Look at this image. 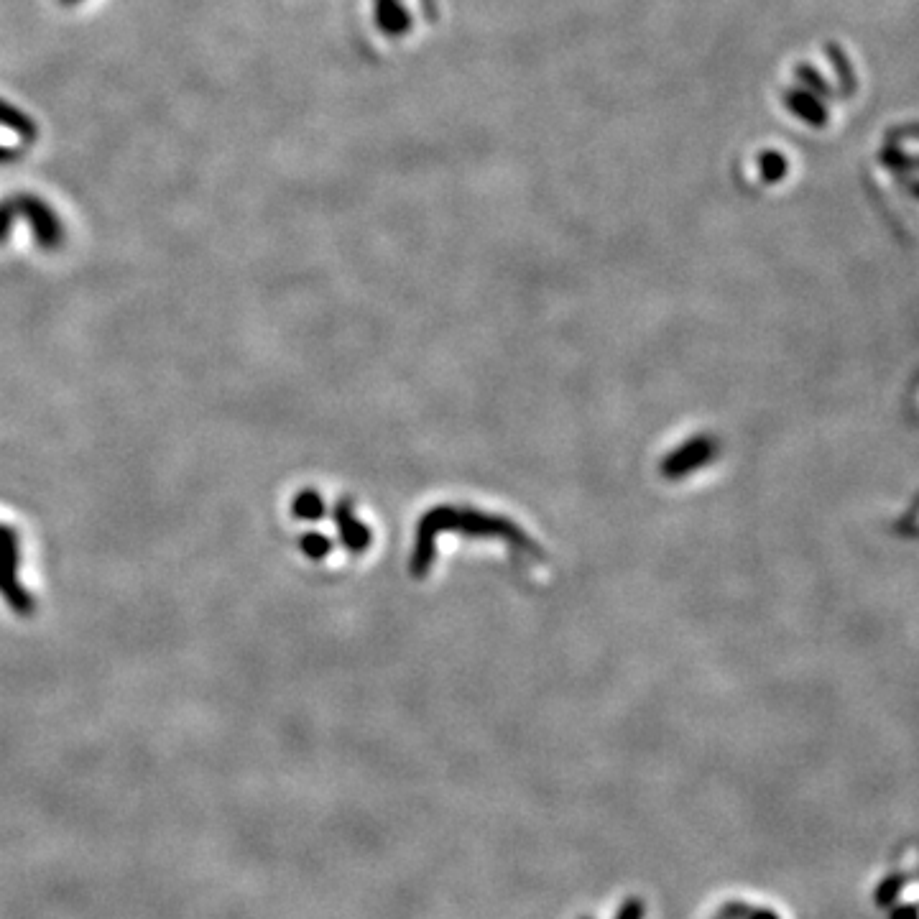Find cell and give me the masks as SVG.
<instances>
[{
    "label": "cell",
    "instance_id": "5",
    "mask_svg": "<svg viewBox=\"0 0 919 919\" xmlns=\"http://www.w3.org/2000/svg\"><path fill=\"white\" fill-rule=\"evenodd\" d=\"M299 544H302V552L307 554L309 560H322L332 549V542L327 537H322V534H307V537H302Z\"/></svg>",
    "mask_w": 919,
    "mask_h": 919
},
{
    "label": "cell",
    "instance_id": "1",
    "mask_svg": "<svg viewBox=\"0 0 919 919\" xmlns=\"http://www.w3.org/2000/svg\"><path fill=\"white\" fill-rule=\"evenodd\" d=\"M18 560H21L18 534L11 526L0 524V595L18 616H31L34 598L18 583Z\"/></svg>",
    "mask_w": 919,
    "mask_h": 919
},
{
    "label": "cell",
    "instance_id": "2",
    "mask_svg": "<svg viewBox=\"0 0 919 919\" xmlns=\"http://www.w3.org/2000/svg\"><path fill=\"white\" fill-rule=\"evenodd\" d=\"M713 457V445L708 440H692L687 442L682 450H677L674 455L667 457V463H664V475L667 478H682L690 470L700 468Z\"/></svg>",
    "mask_w": 919,
    "mask_h": 919
},
{
    "label": "cell",
    "instance_id": "4",
    "mask_svg": "<svg viewBox=\"0 0 919 919\" xmlns=\"http://www.w3.org/2000/svg\"><path fill=\"white\" fill-rule=\"evenodd\" d=\"M294 516L297 519H307V521H317L325 516V501L317 491H302L297 498H294Z\"/></svg>",
    "mask_w": 919,
    "mask_h": 919
},
{
    "label": "cell",
    "instance_id": "3",
    "mask_svg": "<svg viewBox=\"0 0 919 919\" xmlns=\"http://www.w3.org/2000/svg\"><path fill=\"white\" fill-rule=\"evenodd\" d=\"M335 521H337V526H340V534H343L345 547L353 549L355 554H360L368 547V544H371V529L355 519L353 506H350V503H340V506H337Z\"/></svg>",
    "mask_w": 919,
    "mask_h": 919
}]
</instances>
